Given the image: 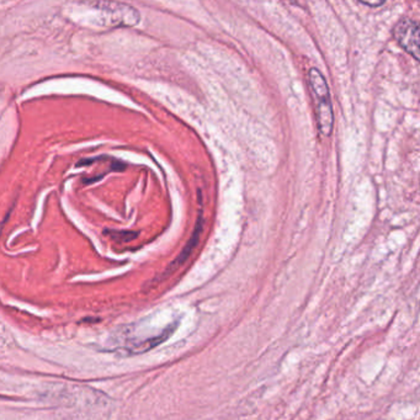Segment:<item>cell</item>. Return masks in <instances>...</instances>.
<instances>
[{
	"label": "cell",
	"instance_id": "1",
	"mask_svg": "<svg viewBox=\"0 0 420 420\" xmlns=\"http://www.w3.org/2000/svg\"><path fill=\"white\" fill-rule=\"evenodd\" d=\"M310 94L315 101V114L320 134L329 137L334 126V112L330 100V91L325 76L317 69L312 68L308 72Z\"/></svg>",
	"mask_w": 420,
	"mask_h": 420
},
{
	"label": "cell",
	"instance_id": "2",
	"mask_svg": "<svg viewBox=\"0 0 420 420\" xmlns=\"http://www.w3.org/2000/svg\"><path fill=\"white\" fill-rule=\"evenodd\" d=\"M98 6L106 14V21L110 26H134L139 23V11L121 3H98Z\"/></svg>",
	"mask_w": 420,
	"mask_h": 420
},
{
	"label": "cell",
	"instance_id": "3",
	"mask_svg": "<svg viewBox=\"0 0 420 420\" xmlns=\"http://www.w3.org/2000/svg\"><path fill=\"white\" fill-rule=\"evenodd\" d=\"M395 37L401 47L419 61V26L414 20L403 19L395 28Z\"/></svg>",
	"mask_w": 420,
	"mask_h": 420
},
{
	"label": "cell",
	"instance_id": "4",
	"mask_svg": "<svg viewBox=\"0 0 420 420\" xmlns=\"http://www.w3.org/2000/svg\"><path fill=\"white\" fill-rule=\"evenodd\" d=\"M106 234L110 235V238L112 240H116L117 243H124V242H129L132 239L137 237V234L134 232H124V231H107Z\"/></svg>",
	"mask_w": 420,
	"mask_h": 420
},
{
	"label": "cell",
	"instance_id": "5",
	"mask_svg": "<svg viewBox=\"0 0 420 420\" xmlns=\"http://www.w3.org/2000/svg\"><path fill=\"white\" fill-rule=\"evenodd\" d=\"M360 3L363 5H366V6H371V8H376V6L383 5V1H376V3H373V1H360Z\"/></svg>",
	"mask_w": 420,
	"mask_h": 420
}]
</instances>
